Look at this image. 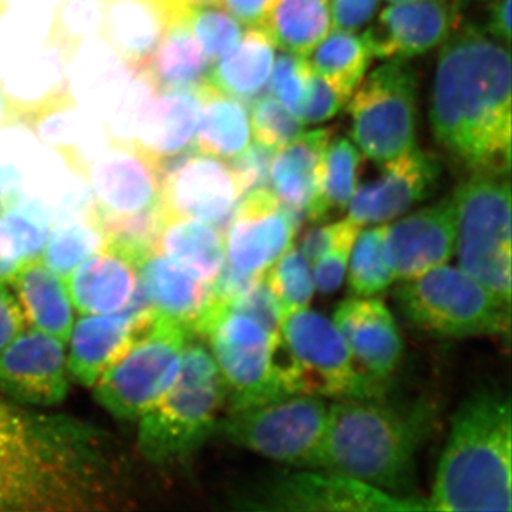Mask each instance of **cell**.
I'll return each instance as SVG.
<instances>
[{"label": "cell", "mask_w": 512, "mask_h": 512, "mask_svg": "<svg viewBox=\"0 0 512 512\" xmlns=\"http://www.w3.org/2000/svg\"><path fill=\"white\" fill-rule=\"evenodd\" d=\"M103 437L80 421L0 400V512L107 510L117 501Z\"/></svg>", "instance_id": "obj_1"}, {"label": "cell", "mask_w": 512, "mask_h": 512, "mask_svg": "<svg viewBox=\"0 0 512 512\" xmlns=\"http://www.w3.org/2000/svg\"><path fill=\"white\" fill-rule=\"evenodd\" d=\"M434 140L468 174L511 170V56L476 26L443 43L430 99Z\"/></svg>", "instance_id": "obj_2"}, {"label": "cell", "mask_w": 512, "mask_h": 512, "mask_svg": "<svg viewBox=\"0 0 512 512\" xmlns=\"http://www.w3.org/2000/svg\"><path fill=\"white\" fill-rule=\"evenodd\" d=\"M433 403H387L383 397L329 406L320 470L333 471L399 497H414L416 458L436 424Z\"/></svg>", "instance_id": "obj_3"}, {"label": "cell", "mask_w": 512, "mask_h": 512, "mask_svg": "<svg viewBox=\"0 0 512 512\" xmlns=\"http://www.w3.org/2000/svg\"><path fill=\"white\" fill-rule=\"evenodd\" d=\"M511 400L476 390L458 407L437 466L430 511L512 510Z\"/></svg>", "instance_id": "obj_4"}, {"label": "cell", "mask_w": 512, "mask_h": 512, "mask_svg": "<svg viewBox=\"0 0 512 512\" xmlns=\"http://www.w3.org/2000/svg\"><path fill=\"white\" fill-rule=\"evenodd\" d=\"M225 402L227 387L214 357L191 336L177 382L140 417L141 453L154 463L190 456L215 433Z\"/></svg>", "instance_id": "obj_5"}, {"label": "cell", "mask_w": 512, "mask_h": 512, "mask_svg": "<svg viewBox=\"0 0 512 512\" xmlns=\"http://www.w3.org/2000/svg\"><path fill=\"white\" fill-rule=\"evenodd\" d=\"M195 335L210 340L211 355L227 387L229 412L296 393L279 333L212 302Z\"/></svg>", "instance_id": "obj_6"}, {"label": "cell", "mask_w": 512, "mask_h": 512, "mask_svg": "<svg viewBox=\"0 0 512 512\" xmlns=\"http://www.w3.org/2000/svg\"><path fill=\"white\" fill-rule=\"evenodd\" d=\"M396 302L414 329L439 339L508 335L510 306L461 268L441 265L403 281Z\"/></svg>", "instance_id": "obj_7"}, {"label": "cell", "mask_w": 512, "mask_h": 512, "mask_svg": "<svg viewBox=\"0 0 512 512\" xmlns=\"http://www.w3.org/2000/svg\"><path fill=\"white\" fill-rule=\"evenodd\" d=\"M453 200L458 268L511 306L510 174H468Z\"/></svg>", "instance_id": "obj_8"}, {"label": "cell", "mask_w": 512, "mask_h": 512, "mask_svg": "<svg viewBox=\"0 0 512 512\" xmlns=\"http://www.w3.org/2000/svg\"><path fill=\"white\" fill-rule=\"evenodd\" d=\"M328 419L325 397L292 393L228 412L215 433L259 456L320 470Z\"/></svg>", "instance_id": "obj_9"}, {"label": "cell", "mask_w": 512, "mask_h": 512, "mask_svg": "<svg viewBox=\"0 0 512 512\" xmlns=\"http://www.w3.org/2000/svg\"><path fill=\"white\" fill-rule=\"evenodd\" d=\"M190 332L156 312L97 382L94 396L119 419L143 416L177 382Z\"/></svg>", "instance_id": "obj_10"}, {"label": "cell", "mask_w": 512, "mask_h": 512, "mask_svg": "<svg viewBox=\"0 0 512 512\" xmlns=\"http://www.w3.org/2000/svg\"><path fill=\"white\" fill-rule=\"evenodd\" d=\"M279 335L299 393L336 400L384 397L386 383L357 366L339 330L320 313L309 308L286 313Z\"/></svg>", "instance_id": "obj_11"}, {"label": "cell", "mask_w": 512, "mask_h": 512, "mask_svg": "<svg viewBox=\"0 0 512 512\" xmlns=\"http://www.w3.org/2000/svg\"><path fill=\"white\" fill-rule=\"evenodd\" d=\"M349 104L352 138L362 153L386 164L416 148V70L406 60H390L356 87Z\"/></svg>", "instance_id": "obj_12"}, {"label": "cell", "mask_w": 512, "mask_h": 512, "mask_svg": "<svg viewBox=\"0 0 512 512\" xmlns=\"http://www.w3.org/2000/svg\"><path fill=\"white\" fill-rule=\"evenodd\" d=\"M235 505L265 512L430 511L429 500L384 493L355 478L313 468L265 478L239 494Z\"/></svg>", "instance_id": "obj_13"}, {"label": "cell", "mask_w": 512, "mask_h": 512, "mask_svg": "<svg viewBox=\"0 0 512 512\" xmlns=\"http://www.w3.org/2000/svg\"><path fill=\"white\" fill-rule=\"evenodd\" d=\"M160 208L165 217H185L227 225L242 195L231 164L192 151L158 164Z\"/></svg>", "instance_id": "obj_14"}, {"label": "cell", "mask_w": 512, "mask_h": 512, "mask_svg": "<svg viewBox=\"0 0 512 512\" xmlns=\"http://www.w3.org/2000/svg\"><path fill=\"white\" fill-rule=\"evenodd\" d=\"M82 175L100 220L136 217L160 207L158 165L133 144L110 138Z\"/></svg>", "instance_id": "obj_15"}, {"label": "cell", "mask_w": 512, "mask_h": 512, "mask_svg": "<svg viewBox=\"0 0 512 512\" xmlns=\"http://www.w3.org/2000/svg\"><path fill=\"white\" fill-rule=\"evenodd\" d=\"M301 218L268 187L248 191L227 224L225 261L245 274L264 275L291 247Z\"/></svg>", "instance_id": "obj_16"}, {"label": "cell", "mask_w": 512, "mask_h": 512, "mask_svg": "<svg viewBox=\"0 0 512 512\" xmlns=\"http://www.w3.org/2000/svg\"><path fill=\"white\" fill-rule=\"evenodd\" d=\"M464 0H410L380 13L365 33L373 56L406 60L443 45L458 29Z\"/></svg>", "instance_id": "obj_17"}, {"label": "cell", "mask_w": 512, "mask_h": 512, "mask_svg": "<svg viewBox=\"0 0 512 512\" xmlns=\"http://www.w3.org/2000/svg\"><path fill=\"white\" fill-rule=\"evenodd\" d=\"M64 342L35 328L0 352V392L18 402L53 406L67 394Z\"/></svg>", "instance_id": "obj_18"}, {"label": "cell", "mask_w": 512, "mask_h": 512, "mask_svg": "<svg viewBox=\"0 0 512 512\" xmlns=\"http://www.w3.org/2000/svg\"><path fill=\"white\" fill-rule=\"evenodd\" d=\"M382 167L375 181L353 194L348 208L356 224H380L400 217L430 198L441 177L439 158L417 147Z\"/></svg>", "instance_id": "obj_19"}, {"label": "cell", "mask_w": 512, "mask_h": 512, "mask_svg": "<svg viewBox=\"0 0 512 512\" xmlns=\"http://www.w3.org/2000/svg\"><path fill=\"white\" fill-rule=\"evenodd\" d=\"M453 195L387 225L384 249L394 276L409 281L446 265L456 252Z\"/></svg>", "instance_id": "obj_20"}, {"label": "cell", "mask_w": 512, "mask_h": 512, "mask_svg": "<svg viewBox=\"0 0 512 512\" xmlns=\"http://www.w3.org/2000/svg\"><path fill=\"white\" fill-rule=\"evenodd\" d=\"M154 313L138 285L123 311L86 315L73 323L67 360V370L73 379L84 386H94L101 373L126 352L138 330Z\"/></svg>", "instance_id": "obj_21"}, {"label": "cell", "mask_w": 512, "mask_h": 512, "mask_svg": "<svg viewBox=\"0 0 512 512\" xmlns=\"http://www.w3.org/2000/svg\"><path fill=\"white\" fill-rule=\"evenodd\" d=\"M200 87L175 92L151 87L134 114L128 144L157 165L191 151L201 117Z\"/></svg>", "instance_id": "obj_22"}, {"label": "cell", "mask_w": 512, "mask_h": 512, "mask_svg": "<svg viewBox=\"0 0 512 512\" xmlns=\"http://www.w3.org/2000/svg\"><path fill=\"white\" fill-rule=\"evenodd\" d=\"M357 366L373 379L387 383L404 355L396 319L380 299L353 298L340 303L333 315Z\"/></svg>", "instance_id": "obj_23"}, {"label": "cell", "mask_w": 512, "mask_h": 512, "mask_svg": "<svg viewBox=\"0 0 512 512\" xmlns=\"http://www.w3.org/2000/svg\"><path fill=\"white\" fill-rule=\"evenodd\" d=\"M191 8L188 0H106L101 37L121 62L140 70L168 28Z\"/></svg>", "instance_id": "obj_24"}, {"label": "cell", "mask_w": 512, "mask_h": 512, "mask_svg": "<svg viewBox=\"0 0 512 512\" xmlns=\"http://www.w3.org/2000/svg\"><path fill=\"white\" fill-rule=\"evenodd\" d=\"M73 308L83 315H109L127 308L138 288V262L107 242L66 279Z\"/></svg>", "instance_id": "obj_25"}, {"label": "cell", "mask_w": 512, "mask_h": 512, "mask_svg": "<svg viewBox=\"0 0 512 512\" xmlns=\"http://www.w3.org/2000/svg\"><path fill=\"white\" fill-rule=\"evenodd\" d=\"M20 123L79 174L110 141L103 121L80 109L72 93L47 104Z\"/></svg>", "instance_id": "obj_26"}, {"label": "cell", "mask_w": 512, "mask_h": 512, "mask_svg": "<svg viewBox=\"0 0 512 512\" xmlns=\"http://www.w3.org/2000/svg\"><path fill=\"white\" fill-rule=\"evenodd\" d=\"M138 285L154 311L181 323L191 336L212 302L211 284L192 278L156 249L138 262Z\"/></svg>", "instance_id": "obj_27"}, {"label": "cell", "mask_w": 512, "mask_h": 512, "mask_svg": "<svg viewBox=\"0 0 512 512\" xmlns=\"http://www.w3.org/2000/svg\"><path fill=\"white\" fill-rule=\"evenodd\" d=\"M330 138L332 131L328 128L302 133L276 150L269 165V178L276 197L306 218L318 202Z\"/></svg>", "instance_id": "obj_28"}, {"label": "cell", "mask_w": 512, "mask_h": 512, "mask_svg": "<svg viewBox=\"0 0 512 512\" xmlns=\"http://www.w3.org/2000/svg\"><path fill=\"white\" fill-rule=\"evenodd\" d=\"M15 120L42 109L53 101L70 94L67 56L50 40L35 55L23 57L8 74L0 79Z\"/></svg>", "instance_id": "obj_29"}, {"label": "cell", "mask_w": 512, "mask_h": 512, "mask_svg": "<svg viewBox=\"0 0 512 512\" xmlns=\"http://www.w3.org/2000/svg\"><path fill=\"white\" fill-rule=\"evenodd\" d=\"M32 328L67 342L73 328V303L66 281L35 258L10 281Z\"/></svg>", "instance_id": "obj_30"}, {"label": "cell", "mask_w": 512, "mask_h": 512, "mask_svg": "<svg viewBox=\"0 0 512 512\" xmlns=\"http://www.w3.org/2000/svg\"><path fill=\"white\" fill-rule=\"evenodd\" d=\"M154 249L207 284L215 281L225 264L224 232L194 218L163 215Z\"/></svg>", "instance_id": "obj_31"}, {"label": "cell", "mask_w": 512, "mask_h": 512, "mask_svg": "<svg viewBox=\"0 0 512 512\" xmlns=\"http://www.w3.org/2000/svg\"><path fill=\"white\" fill-rule=\"evenodd\" d=\"M208 62L187 18L168 28L140 72L157 92L198 89L207 80Z\"/></svg>", "instance_id": "obj_32"}, {"label": "cell", "mask_w": 512, "mask_h": 512, "mask_svg": "<svg viewBox=\"0 0 512 512\" xmlns=\"http://www.w3.org/2000/svg\"><path fill=\"white\" fill-rule=\"evenodd\" d=\"M275 47L264 26H252L238 46L208 72L207 82L234 99H254L271 76Z\"/></svg>", "instance_id": "obj_33"}, {"label": "cell", "mask_w": 512, "mask_h": 512, "mask_svg": "<svg viewBox=\"0 0 512 512\" xmlns=\"http://www.w3.org/2000/svg\"><path fill=\"white\" fill-rule=\"evenodd\" d=\"M201 117L198 124V153L234 160L249 146L251 120L247 107L241 100L215 90L205 80L200 87Z\"/></svg>", "instance_id": "obj_34"}, {"label": "cell", "mask_w": 512, "mask_h": 512, "mask_svg": "<svg viewBox=\"0 0 512 512\" xmlns=\"http://www.w3.org/2000/svg\"><path fill=\"white\" fill-rule=\"evenodd\" d=\"M330 23L328 0H278L264 28L279 49L308 57L328 36Z\"/></svg>", "instance_id": "obj_35"}, {"label": "cell", "mask_w": 512, "mask_h": 512, "mask_svg": "<svg viewBox=\"0 0 512 512\" xmlns=\"http://www.w3.org/2000/svg\"><path fill=\"white\" fill-rule=\"evenodd\" d=\"M106 245V232L101 227L96 208H93L53 222L40 259L66 281L84 259L106 248Z\"/></svg>", "instance_id": "obj_36"}, {"label": "cell", "mask_w": 512, "mask_h": 512, "mask_svg": "<svg viewBox=\"0 0 512 512\" xmlns=\"http://www.w3.org/2000/svg\"><path fill=\"white\" fill-rule=\"evenodd\" d=\"M311 55L309 63L313 72L349 97L365 79L367 69L375 57L365 33L356 35L345 30L326 36Z\"/></svg>", "instance_id": "obj_37"}, {"label": "cell", "mask_w": 512, "mask_h": 512, "mask_svg": "<svg viewBox=\"0 0 512 512\" xmlns=\"http://www.w3.org/2000/svg\"><path fill=\"white\" fill-rule=\"evenodd\" d=\"M359 150L349 138L332 137L326 147L318 202L308 220L319 222L349 207L357 188Z\"/></svg>", "instance_id": "obj_38"}, {"label": "cell", "mask_w": 512, "mask_h": 512, "mask_svg": "<svg viewBox=\"0 0 512 512\" xmlns=\"http://www.w3.org/2000/svg\"><path fill=\"white\" fill-rule=\"evenodd\" d=\"M386 231L387 225H377L357 234L346 271L350 295L372 298L396 281L384 249Z\"/></svg>", "instance_id": "obj_39"}, {"label": "cell", "mask_w": 512, "mask_h": 512, "mask_svg": "<svg viewBox=\"0 0 512 512\" xmlns=\"http://www.w3.org/2000/svg\"><path fill=\"white\" fill-rule=\"evenodd\" d=\"M264 279L282 316L308 308L315 295L311 262L293 244L265 272Z\"/></svg>", "instance_id": "obj_40"}, {"label": "cell", "mask_w": 512, "mask_h": 512, "mask_svg": "<svg viewBox=\"0 0 512 512\" xmlns=\"http://www.w3.org/2000/svg\"><path fill=\"white\" fill-rule=\"evenodd\" d=\"M106 0H64L50 22L47 40L70 56L92 37L101 36Z\"/></svg>", "instance_id": "obj_41"}, {"label": "cell", "mask_w": 512, "mask_h": 512, "mask_svg": "<svg viewBox=\"0 0 512 512\" xmlns=\"http://www.w3.org/2000/svg\"><path fill=\"white\" fill-rule=\"evenodd\" d=\"M29 133L16 128V121L0 136V212L23 197L26 178L35 167L33 140Z\"/></svg>", "instance_id": "obj_42"}, {"label": "cell", "mask_w": 512, "mask_h": 512, "mask_svg": "<svg viewBox=\"0 0 512 512\" xmlns=\"http://www.w3.org/2000/svg\"><path fill=\"white\" fill-rule=\"evenodd\" d=\"M188 25L210 63L229 55L244 36L241 22L217 5L192 6Z\"/></svg>", "instance_id": "obj_43"}, {"label": "cell", "mask_w": 512, "mask_h": 512, "mask_svg": "<svg viewBox=\"0 0 512 512\" xmlns=\"http://www.w3.org/2000/svg\"><path fill=\"white\" fill-rule=\"evenodd\" d=\"M252 131L256 143L279 150L303 133V123L274 96H265L252 104Z\"/></svg>", "instance_id": "obj_44"}, {"label": "cell", "mask_w": 512, "mask_h": 512, "mask_svg": "<svg viewBox=\"0 0 512 512\" xmlns=\"http://www.w3.org/2000/svg\"><path fill=\"white\" fill-rule=\"evenodd\" d=\"M271 72L269 90L276 100L281 101L286 109L291 111L293 116L298 117L305 103L313 73L308 57L288 52L282 53L276 59Z\"/></svg>", "instance_id": "obj_45"}, {"label": "cell", "mask_w": 512, "mask_h": 512, "mask_svg": "<svg viewBox=\"0 0 512 512\" xmlns=\"http://www.w3.org/2000/svg\"><path fill=\"white\" fill-rule=\"evenodd\" d=\"M231 311L241 313L254 319L264 326L268 332L278 335L281 328L282 313L275 296L269 291L264 276L258 279L251 288L247 289L237 299L228 303Z\"/></svg>", "instance_id": "obj_46"}, {"label": "cell", "mask_w": 512, "mask_h": 512, "mask_svg": "<svg viewBox=\"0 0 512 512\" xmlns=\"http://www.w3.org/2000/svg\"><path fill=\"white\" fill-rule=\"evenodd\" d=\"M350 97L336 89L332 83L313 72L308 94L298 119L303 124L325 123L342 110Z\"/></svg>", "instance_id": "obj_47"}, {"label": "cell", "mask_w": 512, "mask_h": 512, "mask_svg": "<svg viewBox=\"0 0 512 512\" xmlns=\"http://www.w3.org/2000/svg\"><path fill=\"white\" fill-rule=\"evenodd\" d=\"M359 232H350L346 237L340 239L319 261L312 265L315 288L322 295H330V293L338 291L342 285L343 278L348 271L353 244H355Z\"/></svg>", "instance_id": "obj_48"}, {"label": "cell", "mask_w": 512, "mask_h": 512, "mask_svg": "<svg viewBox=\"0 0 512 512\" xmlns=\"http://www.w3.org/2000/svg\"><path fill=\"white\" fill-rule=\"evenodd\" d=\"M274 150L255 143L245 148L238 157L232 160V168L237 174L244 194L255 188L266 187L269 180V165H271Z\"/></svg>", "instance_id": "obj_49"}, {"label": "cell", "mask_w": 512, "mask_h": 512, "mask_svg": "<svg viewBox=\"0 0 512 512\" xmlns=\"http://www.w3.org/2000/svg\"><path fill=\"white\" fill-rule=\"evenodd\" d=\"M360 228H362V225L356 224L355 221L350 220L348 217L346 220L332 222V224L325 225V227L311 229L303 238L301 248L299 249H301L302 254L313 265L336 242L346 237L350 232L360 231Z\"/></svg>", "instance_id": "obj_50"}, {"label": "cell", "mask_w": 512, "mask_h": 512, "mask_svg": "<svg viewBox=\"0 0 512 512\" xmlns=\"http://www.w3.org/2000/svg\"><path fill=\"white\" fill-rule=\"evenodd\" d=\"M380 0H328L332 23L336 30L356 32L375 18Z\"/></svg>", "instance_id": "obj_51"}, {"label": "cell", "mask_w": 512, "mask_h": 512, "mask_svg": "<svg viewBox=\"0 0 512 512\" xmlns=\"http://www.w3.org/2000/svg\"><path fill=\"white\" fill-rule=\"evenodd\" d=\"M28 261L18 235L0 218V284H10Z\"/></svg>", "instance_id": "obj_52"}, {"label": "cell", "mask_w": 512, "mask_h": 512, "mask_svg": "<svg viewBox=\"0 0 512 512\" xmlns=\"http://www.w3.org/2000/svg\"><path fill=\"white\" fill-rule=\"evenodd\" d=\"M26 323L18 298L10 292L8 284H0V352L18 338Z\"/></svg>", "instance_id": "obj_53"}, {"label": "cell", "mask_w": 512, "mask_h": 512, "mask_svg": "<svg viewBox=\"0 0 512 512\" xmlns=\"http://www.w3.org/2000/svg\"><path fill=\"white\" fill-rule=\"evenodd\" d=\"M220 3L244 25L264 26L278 0H220Z\"/></svg>", "instance_id": "obj_54"}, {"label": "cell", "mask_w": 512, "mask_h": 512, "mask_svg": "<svg viewBox=\"0 0 512 512\" xmlns=\"http://www.w3.org/2000/svg\"><path fill=\"white\" fill-rule=\"evenodd\" d=\"M511 2L512 0H491L485 32L498 42L511 43Z\"/></svg>", "instance_id": "obj_55"}, {"label": "cell", "mask_w": 512, "mask_h": 512, "mask_svg": "<svg viewBox=\"0 0 512 512\" xmlns=\"http://www.w3.org/2000/svg\"><path fill=\"white\" fill-rule=\"evenodd\" d=\"M13 121H16L15 114H13L12 106H10L2 83H0V130L3 127L9 126Z\"/></svg>", "instance_id": "obj_56"}, {"label": "cell", "mask_w": 512, "mask_h": 512, "mask_svg": "<svg viewBox=\"0 0 512 512\" xmlns=\"http://www.w3.org/2000/svg\"><path fill=\"white\" fill-rule=\"evenodd\" d=\"M188 2H190L192 6L217 5V3H220V0H188Z\"/></svg>", "instance_id": "obj_57"}, {"label": "cell", "mask_w": 512, "mask_h": 512, "mask_svg": "<svg viewBox=\"0 0 512 512\" xmlns=\"http://www.w3.org/2000/svg\"><path fill=\"white\" fill-rule=\"evenodd\" d=\"M390 2H393V3H403V2H410V0H390Z\"/></svg>", "instance_id": "obj_58"}]
</instances>
